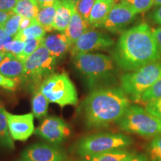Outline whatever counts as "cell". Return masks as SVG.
Segmentation results:
<instances>
[{
  "label": "cell",
  "instance_id": "obj_1",
  "mask_svg": "<svg viewBox=\"0 0 161 161\" xmlns=\"http://www.w3.org/2000/svg\"><path fill=\"white\" fill-rule=\"evenodd\" d=\"M160 57L152 29L145 23L125 31L113 52L116 65L122 70L130 72L158 61Z\"/></svg>",
  "mask_w": 161,
  "mask_h": 161
},
{
  "label": "cell",
  "instance_id": "obj_2",
  "mask_svg": "<svg viewBox=\"0 0 161 161\" xmlns=\"http://www.w3.org/2000/svg\"><path fill=\"white\" fill-rule=\"evenodd\" d=\"M130 98L121 87H104L90 92L80 105V114L89 128L108 127L124 115Z\"/></svg>",
  "mask_w": 161,
  "mask_h": 161
},
{
  "label": "cell",
  "instance_id": "obj_3",
  "mask_svg": "<svg viewBox=\"0 0 161 161\" xmlns=\"http://www.w3.org/2000/svg\"><path fill=\"white\" fill-rule=\"evenodd\" d=\"M73 64L90 88L111 79L116 72L114 59L104 54H79L73 57Z\"/></svg>",
  "mask_w": 161,
  "mask_h": 161
},
{
  "label": "cell",
  "instance_id": "obj_4",
  "mask_svg": "<svg viewBox=\"0 0 161 161\" xmlns=\"http://www.w3.org/2000/svg\"><path fill=\"white\" fill-rule=\"evenodd\" d=\"M119 128L125 132L152 138L161 135V119L138 105L130 104L118 121Z\"/></svg>",
  "mask_w": 161,
  "mask_h": 161
},
{
  "label": "cell",
  "instance_id": "obj_5",
  "mask_svg": "<svg viewBox=\"0 0 161 161\" xmlns=\"http://www.w3.org/2000/svg\"><path fill=\"white\" fill-rule=\"evenodd\" d=\"M132 143V139L125 134L98 133L80 139L75 144V152L83 158L109 151L125 148Z\"/></svg>",
  "mask_w": 161,
  "mask_h": 161
},
{
  "label": "cell",
  "instance_id": "obj_6",
  "mask_svg": "<svg viewBox=\"0 0 161 161\" xmlns=\"http://www.w3.org/2000/svg\"><path fill=\"white\" fill-rule=\"evenodd\" d=\"M161 77V62L155 61L124 74L120 78L121 88L134 102Z\"/></svg>",
  "mask_w": 161,
  "mask_h": 161
},
{
  "label": "cell",
  "instance_id": "obj_7",
  "mask_svg": "<svg viewBox=\"0 0 161 161\" xmlns=\"http://www.w3.org/2000/svg\"><path fill=\"white\" fill-rule=\"evenodd\" d=\"M39 90L49 102L58 104L61 108L76 105L78 102V92L75 85L67 74H52L46 78Z\"/></svg>",
  "mask_w": 161,
  "mask_h": 161
},
{
  "label": "cell",
  "instance_id": "obj_8",
  "mask_svg": "<svg viewBox=\"0 0 161 161\" xmlns=\"http://www.w3.org/2000/svg\"><path fill=\"white\" fill-rule=\"evenodd\" d=\"M57 58L52 56L44 46H41L26 58L24 63L23 81L36 86L43 83L46 78L53 74Z\"/></svg>",
  "mask_w": 161,
  "mask_h": 161
},
{
  "label": "cell",
  "instance_id": "obj_9",
  "mask_svg": "<svg viewBox=\"0 0 161 161\" xmlns=\"http://www.w3.org/2000/svg\"><path fill=\"white\" fill-rule=\"evenodd\" d=\"M114 45V40L109 35L96 29H88L72 46L70 53L75 57L79 54L109 49Z\"/></svg>",
  "mask_w": 161,
  "mask_h": 161
},
{
  "label": "cell",
  "instance_id": "obj_10",
  "mask_svg": "<svg viewBox=\"0 0 161 161\" xmlns=\"http://www.w3.org/2000/svg\"><path fill=\"white\" fill-rule=\"evenodd\" d=\"M137 14L130 6L124 2L116 3L106 17L98 26L111 32H118L128 25L135 19Z\"/></svg>",
  "mask_w": 161,
  "mask_h": 161
},
{
  "label": "cell",
  "instance_id": "obj_11",
  "mask_svg": "<svg viewBox=\"0 0 161 161\" xmlns=\"http://www.w3.org/2000/svg\"><path fill=\"white\" fill-rule=\"evenodd\" d=\"M35 133L51 143L59 144L69 136L70 129L62 119L49 116L36 128Z\"/></svg>",
  "mask_w": 161,
  "mask_h": 161
},
{
  "label": "cell",
  "instance_id": "obj_12",
  "mask_svg": "<svg viewBox=\"0 0 161 161\" xmlns=\"http://www.w3.org/2000/svg\"><path fill=\"white\" fill-rule=\"evenodd\" d=\"M9 133L14 140L25 141L35 131L33 114L14 115L5 110Z\"/></svg>",
  "mask_w": 161,
  "mask_h": 161
},
{
  "label": "cell",
  "instance_id": "obj_13",
  "mask_svg": "<svg viewBox=\"0 0 161 161\" xmlns=\"http://www.w3.org/2000/svg\"><path fill=\"white\" fill-rule=\"evenodd\" d=\"M25 161H64L66 156L57 146L46 143H35L26 148L21 154Z\"/></svg>",
  "mask_w": 161,
  "mask_h": 161
},
{
  "label": "cell",
  "instance_id": "obj_14",
  "mask_svg": "<svg viewBox=\"0 0 161 161\" xmlns=\"http://www.w3.org/2000/svg\"><path fill=\"white\" fill-rule=\"evenodd\" d=\"M43 46L57 59L62 57L71 48L69 40L64 33L51 35L44 37Z\"/></svg>",
  "mask_w": 161,
  "mask_h": 161
},
{
  "label": "cell",
  "instance_id": "obj_15",
  "mask_svg": "<svg viewBox=\"0 0 161 161\" xmlns=\"http://www.w3.org/2000/svg\"><path fill=\"white\" fill-rule=\"evenodd\" d=\"M0 73L12 79L22 80L24 75V63L11 54L7 53L0 64Z\"/></svg>",
  "mask_w": 161,
  "mask_h": 161
},
{
  "label": "cell",
  "instance_id": "obj_16",
  "mask_svg": "<svg viewBox=\"0 0 161 161\" xmlns=\"http://www.w3.org/2000/svg\"><path fill=\"white\" fill-rule=\"evenodd\" d=\"M75 8L76 6L69 2L60 0L54 19L53 29L62 33L65 31Z\"/></svg>",
  "mask_w": 161,
  "mask_h": 161
},
{
  "label": "cell",
  "instance_id": "obj_17",
  "mask_svg": "<svg viewBox=\"0 0 161 161\" xmlns=\"http://www.w3.org/2000/svg\"><path fill=\"white\" fill-rule=\"evenodd\" d=\"M89 23L81 17L75 8L72 14L69 24L65 31L63 32L69 40L71 47L77 41L78 38L89 29Z\"/></svg>",
  "mask_w": 161,
  "mask_h": 161
},
{
  "label": "cell",
  "instance_id": "obj_18",
  "mask_svg": "<svg viewBox=\"0 0 161 161\" xmlns=\"http://www.w3.org/2000/svg\"><path fill=\"white\" fill-rule=\"evenodd\" d=\"M116 5L111 0H96L90 13L88 23L92 27L98 28Z\"/></svg>",
  "mask_w": 161,
  "mask_h": 161
},
{
  "label": "cell",
  "instance_id": "obj_19",
  "mask_svg": "<svg viewBox=\"0 0 161 161\" xmlns=\"http://www.w3.org/2000/svg\"><path fill=\"white\" fill-rule=\"evenodd\" d=\"M134 154V153L126 150L125 148H119L97 155L83 158L80 159V161H125Z\"/></svg>",
  "mask_w": 161,
  "mask_h": 161
},
{
  "label": "cell",
  "instance_id": "obj_20",
  "mask_svg": "<svg viewBox=\"0 0 161 161\" xmlns=\"http://www.w3.org/2000/svg\"><path fill=\"white\" fill-rule=\"evenodd\" d=\"M39 10L40 5L37 0H19L12 11L22 17L37 19Z\"/></svg>",
  "mask_w": 161,
  "mask_h": 161
},
{
  "label": "cell",
  "instance_id": "obj_21",
  "mask_svg": "<svg viewBox=\"0 0 161 161\" xmlns=\"http://www.w3.org/2000/svg\"><path fill=\"white\" fill-rule=\"evenodd\" d=\"M58 1L55 5L48 7H40L39 13L37 17L38 23L44 28L46 31H50L53 30V23L55 19L56 11H57Z\"/></svg>",
  "mask_w": 161,
  "mask_h": 161
},
{
  "label": "cell",
  "instance_id": "obj_22",
  "mask_svg": "<svg viewBox=\"0 0 161 161\" xmlns=\"http://www.w3.org/2000/svg\"><path fill=\"white\" fill-rule=\"evenodd\" d=\"M49 101L38 89L34 93L31 99L32 114L35 118L41 119L47 115Z\"/></svg>",
  "mask_w": 161,
  "mask_h": 161
},
{
  "label": "cell",
  "instance_id": "obj_23",
  "mask_svg": "<svg viewBox=\"0 0 161 161\" xmlns=\"http://www.w3.org/2000/svg\"><path fill=\"white\" fill-rule=\"evenodd\" d=\"M5 110L3 107H0V147L8 148V149H14V140L9 133Z\"/></svg>",
  "mask_w": 161,
  "mask_h": 161
},
{
  "label": "cell",
  "instance_id": "obj_24",
  "mask_svg": "<svg viewBox=\"0 0 161 161\" xmlns=\"http://www.w3.org/2000/svg\"><path fill=\"white\" fill-rule=\"evenodd\" d=\"M46 31L42 25L39 23H36L27 29L19 31L15 36V38L19 39L23 41L29 39H39V38H44L46 35Z\"/></svg>",
  "mask_w": 161,
  "mask_h": 161
},
{
  "label": "cell",
  "instance_id": "obj_25",
  "mask_svg": "<svg viewBox=\"0 0 161 161\" xmlns=\"http://www.w3.org/2000/svg\"><path fill=\"white\" fill-rule=\"evenodd\" d=\"M161 98V77L157 80L149 89L141 96L139 102L146 104L148 102Z\"/></svg>",
  "mask_w": 161,
  "mask_h": 161
},
{
  "label": "cell",
  "instance_id": "obj_26",
  "mask_svg": "<svg viewBox=\"0 0 161 161\" xmlns=\"http://www.w3.org/2000/svg\"><path fill=\"white\" fill-rule=\"evenodd\" d=\"M21 19V16L14 13L8 19L6 20L5 23L2 26V28L4 29V31L6 32L8 35L14 38L19 31V25Z\"/></svg>",
  "mask_w": 161,
  "mask_h": 161
},
{
  "label": "cell",
  "instance_id": "obj_27",
  "mask_svg": "<svg viewBox=\"0 0 161 161\" xmlns=\"http://www.w3.org/2000/svg\"><path fill=\"white\" fill-rule=\"evenodd\" d=\"M44 38H39V39H29L25 41V47L23 52L17 58L21 61L24 62L26 58L35 52L39 48L43 46Z\"/></svg>",
  "mask_w": 161,
  "mask_h": 161
},
{
  "label": "cell",
  "instance_id": "obj_28",
  "mask_svg": "<svg viewBox=\"0 0 161 161\" xmlns=\"http://www.w3.org/2000/svg\"><path fill=\"white\" fill-rule=\"evenodd\" d=\"M149 161H161V135L153 138L148 147Z\"/></svg>",
  "mask_w": 161,
  "mask_h": 161
},
{
  "label": "cell",
  "instance_id": "obj_29",
  "mask_svg": "<svg viewBox=\"0 0 161 161\" xmlns=\"http://www.w3.org/2000/svg\"><path fill=\"white\" fill-rule=\"evenodd\" d=\"M130 6L136 14L144 13L154 5V0H122Z\"/></svg>",
  "mask_w": 161,
  "mask_h": 161
},
{
  "label": "cell",
  "instance_id": "obj_30",
  "mask_svg": "<svg viewBox=\"0 0 161 161\" xmlns=\"http://www.w3.org/2000/svg\"><path fill=\"white\" fill-rule=\"evenodd\" d=\"M96 0H80L76 5V10L81 17L88 23L90 13Z\"/></svg>",
  "mask_w": 161,
  "mask_h": 161
},
{
  "label": "cell",
  "instance_id": "obj_31",
  "mask_svg": "<svg viewBox=\"0 0 161 161\" xmlns=\"http://www.w3.org/2000/svg\"><path fill=\"white\" fill-rule=\"evenodd\" d=\"M24 47H25V41L14 37L11 41H10L5 46V52L18 58L23 52Z\"/></svg>",
  "mask_w": 161,
  "mask_h": 161
},
{
  "label": "cell",
  "instance_id": "obj_32",
  "mask_svg": "<svg viewBox=\"0 0 161 161\" xmlns=\"http://www.w3.org/2000/svg\"><path fill=\"white\" fill-rule=\"evenodd\" d=\"M145 107L147 111L161 119V98L148 102Z\"/></svg>",
  "mask_w": 161,
  "mask_h": 161
},
{
  "label": "cell",
  "instance_id": "obj_33",
  "mask_svg": "<svg viewBox=\"0 0 161 161\" xmlns=\"http://www.w3.org/2000/svg\"><path fill=\"white\" fill-rule=\"evenodd\" d=\"M18 80L12 79L0 73V87L8 90H14L17 87Z\"/></svg>",
  "mask_w": 161,
  "mask_h": 161
},
{
  "label": "cell",
  "instance_id": "obj_34",
  "mask_svg": "<svg viewBox=\"0 0 161 161\" xmlns=\"http://www.w3.org/2000/svg\"><path fill=\"white\" fill-rule=\"evenodd\" d=\"M13 37L8 35L3 28L0 27V52H5V46L11 41Z\"/></svg>",
  "mask_w": 161,
  "mask_h": 161
},
{
  "label": "cell",
  "instance_id": "obj_35",
  "mask_svg": "<svg viewBox=\"0 0 161 161\" xmlns=\"http://www.w3.org/2000/svg\"><path fill=\"white\" fill-rule=\"evenodd\" d=\"M19 0H0V11H10L14 9Z\"/></svg>",
  "mask_w": 161,
  "mask_h": 161
},
{
  "label": "cell",
  "instance_id": "obj_36",
  "mask_svg": "<svg viewBox=\"0 0 161 161\" xmlns=\"http://www.w3.org/2000/svg\"><path fill=\"white\" fill-rule=\"evenodd\" d=\"M36 23H37V19H29V18L22 17L19 25V31L27 29V28L30 27V26L34 25Z\"/></svg>",
  "mask_w": 161,
  "mask_h": 161
},
{
  "label": "cell",
  "instance_id": "obj_37",
  "mask_svg": "<svg viewBox=\"0 0 161 161\" xmlns=\"http://www.w3.org/2000/svg\"><path fill=\"white\" fill-rule=\"evenodd\" d=\"M151 18L154 23L161 25V6L153 12L151 15Z\"/></svg>",
  "mask_w": 161,
  "mask_h": 161
},
{
  "label": "cell",
  "instance_id": "obj_38",
  "mask_svg": "<svg viewBox=\"0 0 161 161\" xmlns=\"http://www.w3.org/2000/svg\"><path fill=\"white\" fill-rule=\"evenodd\" d=\"M152 31L156 39L157 43H158L159 50L161 52V27H158L156 29H152Z\"/></svg>",
  "mask_w": 161,
  "mask_h": 161
},
{
  "label": "cell",
  "instance_id": "obj_39",
  "mask_svg": "<svg viewBox=\"0 0 161 161\" xmlns=\"http://www.w3.org/2000/svg\"><path fill=\"white\" fill-rule=\"evenodd\" d=\"M14 12L13 11H0V27H2L4 23H5V21L11 16L13 14Z\"/></svg>",
  "mask_w": 161,
  "mask_h": 161
},
{
  "label": "cell",
  "instance_id": "obj_40",
  "mask_svg": "<svg viewBox=\"0 0 161 161\" xmlns=\"http://www.w3.org/2000/svg\"><path fill=\"white\" fill-rule=\"evenodd\" d=\"M39 3L40 7H48V6H52L60 1V0H37Z\"/></svg>",
  "mask_w": 161,
  "mask_h": 161
},
{
  "label": "cell",
  "instance_id": "obj_41",
  "mask_svg": "<svg viewBox=\"0 0 161 161\" xmlns=\"http://www.w3.org/2000/svg\"><path fill=\"white\" fill-rule=\"evenodd\" d=\"M125 161H148L146 157H145L142 154H136L130 157L129 158L127 159Z\"/></svg>",
  "mask_w": 161,
  "mask_h": 161
},
{
  "label": "cell",
  "instance_id": "obj_42",
  "mask_svg": "<svg viewBox=\"0 0 161 161\" xmlns=\"http://www.w3.org/2000/svg\"><path fill=\"white\" fill-rule=\"evenodd\" d=\"M6 55H7V52H0V64H1V62L4 60V58H5Z\"/></svg>",
  "mask_w": 161,
  "mask_h": 161
},
{
  "label": "cell",
  "instance_id": "obj_43",
  "mask_svg": "<svg viewBox=\"0 0 161 161\" xmlns=\"http://www.w3.org/2000/svg\"><path fill=\"white\" fill-rule=\"evenodd\" d=\"M66 1L69 2V3H71L72 4H73V5H75L76 6V5H77L78 3L80 1V0H66Z\"/></svg>",
  "mask_w": 161,
  "mask_h": 161
},
{
  "label": "cell",
  "instance_id": "obj_44",
  "mask_svg": "<svg viewBox=\"0 0 161 161\" xmlns=\"http://www.w3.org/2000/svg\"><path fill=\"white\" fill-rule=\"evenodd\" d=\"M154 5L161 6V0H154Z\"/></svg>",
  "mask_w": 161,
  "mask_h": 161
},
{
  "label": "cell",
  "instance_id": "obj_45",
  "mask_svg": "<svg viewBox=\"0 0 161 161\" xmlns=\"http://www.w3.org/2000/svg\"><path fill=\"white\" fill-rule=\"evenodd\" d=\"M111 1L114 2V3H115L116 4V3H120V2H122V0H111Z\"/></svg>",
  "mask_w": 161,
  "mask_h": 161
},
{
  "label": "cell",
  "instance_id": "obj_46",
  "mask_svg": "<svg viewBox=\"0 0 161 161\" xmlns=\"http://www.w3.org/2000/svg\"><path fill=\"white\" fill-rule=\"evenodd\" d=\"M17 161H25V160H23V159H22V160H17Z\"/></svg>",
  "mask_w": 161,
  "mask_h": 161
},
{
  "label": "cell",
  "instance_id": "obj_47",
  "mask_svg": "<svg viewBox=\"0 0 161 161\" xmlns=\"http://www.w3.org/2000/svg\"><path fill=\"white\" fill-rule=\"evenodd\" d=\"M68 161H73V160H68Z\"/></svg>",
  "mask_w": 161,
  "mask_h": 161
},
{
  "label": "cell",
  "instance_id": "obj_48",
  "mask_svg": "<svg viewBox=\"0 0 161 161\" xmlns=\"http://www.w3.org/2000/svg\"><path fill=\"white\" fill-rule=\"evenodd\" d=\"M0 107H1V106H0Z\"/></svg>",
  "mask_w": 161,
  "mask_h": 161
}]
</instances>
